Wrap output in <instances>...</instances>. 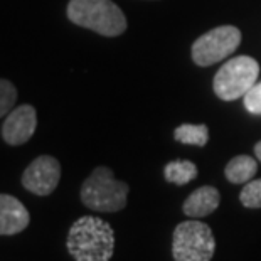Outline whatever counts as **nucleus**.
Instances as JSON below:
<instances>
[{
    "mask_svg": "<svg viewBox=\"0 0 261 261\" xmlns=\"http://www.w3.org/2000/svg\"><path fill=\"white\" fill-rule=\"evenodd\" d=\"M66 246L76 261H110L115 251L113 227L96 216H83L71 226Z\"/></svg>",
    "mask_w": 261,
    "mask_h": 261,
    "instance_id": "nucleus-1",
    "label": "nucleus"
},
{
    "mask_svg": "<svg viewBox=\"0 0 261 261\" xmlns=\"http://www.w3.org/2000/svg\"><path fill=\"white\" fill-rule=\"evenodd\" d=\"M68 19L105 37H116L126 31L125 14L112 0H69Z\"/></svg>",
    "mask_w": 261,
    "mask_h": 261,
    "instance_id": "nucleus-2",
    "label": "nucleus"
},
{
    "mask_svg": "<svg viewBox=\"0 0 261 261\" xmlns=\"http://www.w3.org/2000/svg\"><path fill=\"white\" fill-rule=\"evenodd\" d=\"M130 187L116 180L112 169L96 167L81 186V201L96 213H118L126 205Z\"/></svg>",
    "mask_w": 261,
    "mask_h": 261,
    "instance_id": "nucleus-3",
    "label": "nucleus"
},
{
    "mask_svg": "<svg viewBox=\"0 0 261 261\" xmlns=\"http://www.w3.org/2000/svg\"><path fill=\"white\" fill-rule=\"evenodd\" d=\"M259 76V64L249 56H236L229 59L214 76V93L224 101L243 98L256 85Z\"/></svg>",
    "mask_w": 261,
    "mask_h": 261,
    "instance_id": "nucleus-4",
    "label": "nucleus"
},
{
    "mask_svg": "<svg viewBox=\"0 0 261 261\" xmlns=\"http://www.w3.org/2000/svg\"><path fill=\"white\" fill-rule=\"evenodd\" d=\"M214 249L213 231L201 221H184L174 229L172 254L175 261H211Z\"/></svg>",
    "mask_w": 261,
    "mask_h": 261,
    "instance_id": "nucleus-5",
    "label": "nucleus"
},
{
    "mask_svg": "<svg viewBox=\"0 0 261 261\" xmlns=\"http://www.w3.org/2000/svg\"><path fill=\"white\" fill-rule=\"evenodd\" d=\"M241 42V31L234 25H219L205 32L192 44V59L201 68L213 66L236 51Z\"/></svg>",
    "mask_w": 261,
    "mask_h": 261,
    "instance_id": "nucleus-6",
    "label": "nucleus"
},
{
    "mask_svg": "<svg viewBox=\"0 0 261 261\" xmlns=\"http://www.w3.org/2000/svg\"><path fill=\"white\" fill-rule=\"evenodd\" d=\"M61 179V165L51 155L32 160L22 174V186L36 196H49L56 191Z\"/></svg>",
    "mask_w": 261,
    "mask_h": 261,
    "instance_id": "nucleus-7",
    "label": "nucleus"
},
{
    "mask_svg": "<svg viewBox=\"0 0 261 261\" xmlns=\"http://www.w3.org/2000/svg\"><path fill=\"white\" fill-rule=\"evenodd\" d=\"M37 126V113L36 108L31 105H20L15 107L4 120L2 125V138L5 143L12 147L22 145L29 142L34 135Z\"/></svg>",
    "mask_w": 261,
    "mask_h": 261,
    "instance_id": "nucleus-8",
    "label": "nucleus"
},
{
    "mask_svg": "<svg viewBox=\"0 0 261 261\" xmlns=\"http://www.w3.org/2000/svg\"><path fill=\"white\" fill-rule=\"evenodd\" d=\"M31 223L29 211L17 197L0 194V236L19 234Z\"/></svg>",
    "mask_w": 261,
    "mask_h": 261,
    "instance_id": "nucleus-9",
    "label": "nucleus"
},
{
    "mask_svg": "<svg viewBox=\"0 0 261 261\" xmlns=\"http://www.w3.org/2000/svg\"><path fill=\"white\" fill-rule=\"evenodd\" d=\"M221 202L219 191L213 186H204L199 187L197 191H194L191 196L186 199L184 205V214L189 218H205V216L213 214Z\"/></svg>",
    "mask_w": 261,
    "mask_h": 261,
    "instance_id": "nucleus-10",
    "label": "nucleus"
},
{
    "mask_svg": "<svg viewBox=\"0 0 261 261\" xmlns=\"http://www.w3.org/2000/svg\"><path fill=\"white\" fill-rule=\"evenodd\" d=\"M258 170V162L249 155H238L231 159L224 169L226 179L232 184H246L254 177Z\"/></svg>",
    "mask_w": 261,
    "mask_h": 261,
    "instance_id": "nucleus-11",
    "label": "nucleus"
},
{
    "mask_svg": "<svg viewBox=\"0 0 261 261\" xmlns=\"http://www.w3.org/2000/svg\"><path fill=\"white\" fill-rule=\"evenodd\" d=\"M167 182L175 186H186L197 177V167L191 160H172L164 169Z\"/></svg>",
    "mask_w": 261,
    "mask_h": 261,
    "instance_id": "nucleus-12",
    "label": "nucleus"
},
{
    "mask_svg": "<svg viewBox=\"0 0 261 261\" xmlns=\"http://www.w3.org/2000/svg\"><path fill=\"white\" fill-rule=\"evenodd\" d=\"M174 138L184 145H196L204 147L209 140V128L207 125H191L184 123L177 126L174 132Z\"/></svg>",
    "mask_w": 261,
    "mask_h": 261,
    "instance_id": "nucleus-13",
    "label": "nucleus"
},
{
    "mask_svg": "<svg viewBox=\"0 0 261 261\" xmlns=\"http://www.w3.org/2000/svg\"><path fill=\"white\" fill-rule=\"evenodd\" d=\"M17 90L9 80H0V118L7 116L15 108Z\"/></svg>",
    "mask_w": 261,
    "mask_h": 261,
    "instance_id": "nucleus-14",
    "label": "nucleus"
},
{
    "mask_svg": "<svg viewBox=\"0 0 261 261\" xmlns=\"http://www.w3.org/2000/svg\"><path fill=\"white\" fill-rule=\"evenodd\" d=\"M240 201L244 207L249 209H259L261 207V179L249 180L243 187L240 194Z\"/></svg>",
    "mask_w": 261,
    "mask_h": 261,
    "instance_id": "nucleus-15",
    "label": "nucleus"
},
{
    "mask_svg": "<svg viewBox=\"0 0 261 261\" xmlns=\"http://www.w3.org/2000/svg\"><path fill=\"white\" fill-rule=\"evenodd\" d=\"M243 101L249 113L261 115V81H256V85L244 94Z\"/></svg>",
    "mask_w": 261,
    "mask_h": 261,
    "instance_id": "nucleus-16",
    "label": "nucleus"
},
{
    "mask_svg": "<svg viewBox=\"0 0 261 261\" xmlns=\"http://www.w3.org/2000/svg\"><path fill=\"white\" fill-rule=\"evenodd\" d=\"M254 153H256V159L261 162V142H258L256 145H254Z\"/></svg>",
    "mask_w": 261,
    "mask_h": 261,
    "instance_id": "nucleus-17",
    "label": "nucleus"
}]
</instances>
